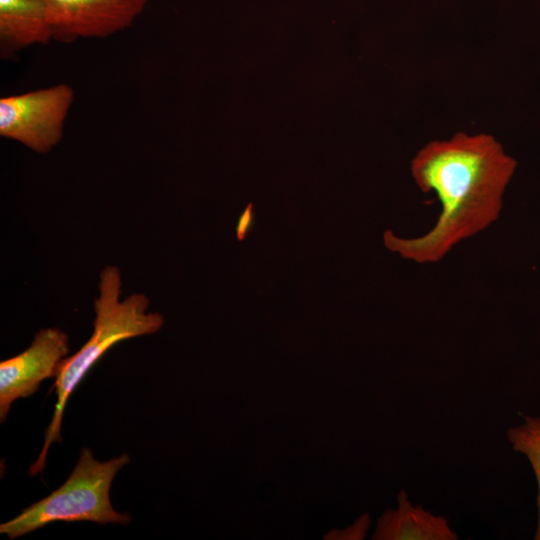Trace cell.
I'll return each mask as SVG.
<instances>
[{"label": "cell", "mask_w": 540, "mask_h": 540, "mask_svg": "<svg viewBox=\"0 0 540 540\" xmlns=\"http://www.w3.org/2000/svg\"><path fill=\"white\" fill-rule=\"evenodd\" d=\"M53 38L54 31L41 0H0V41L5 50L47 44Z\"/></svg>", "instance_id": "obj_8"}, {"label": "cell", "mask_w": 540, "mask_h": 540, "mask_svg": "<svg viewBox=\"0 0 540 540\" xmlns=\"http://www.w3.org/2000/svg\"><path fill=\"white\" fill-rule=\"evenodd\" d=\"M398 507L386 511L378 520L375 540H456L447 520L414 506L404 490L397 496Z\"/></svg>", "instance_id": "obj_7"}, {"label": "cell", "mask_w": 540, "mask_h": 540, "mask_svg": "<svg viewBox=\"0 0 540 540\" xmlns=\"http://www.w3.org/2000/svg\"><path fill=\"white\" fill-rule=\"evenodd\" d=\"M68 352V335L58 328H45L35 334L26 350L0 363L1 422L15 400L29 397L43 380L56 377Z\"/></svg>", "instance_id": "obj_6"}, {"label": "cell", "mask_w": 540, "mask_h": 540, "mask_svg": "<svg viewBox=\"0 0 540 540\" xmlns=\"http://www.w3.org/2000/svg\"><path fill=\"white\" fill-rule=\"evenodd\" d=\"M512 448L529 460L538 486V524L535 539L540 540V417L525 416L523 424L508 431Z\"/></svg>", "instance_id": "obj_9"}, {"label": "cell", "mask_w": 540, "mask_h": 540, "mask_svg": "<svg viewBox=\"0 0 540 540\" xmlns=\"http://www.w3.org/2000/svg\"><path fill=\"white\" fill-rule=\"evenodd\" d=\"M57 40L104 38L133 25L149 0H41Z\"/></svg>", "instance_id": "obj_5"}, {"label": "cell", "mask_w": 540, "mask_h": 540, "mask_svg": "<svg viewBox=\"0 0 540 540\" xmlns=\"http://www.w3.org/2000/svg\"><path fill=\"white\" fill-rule=\"evenodd\" d=\"M515 167L514 159L490 134L458 132L427 143L413 157L410 169L422 192L436 194L441 205L438 219L428 232L414 238L386 230L385 247L418 264L440 261L498 219Z\"/></svg>", "instance_id": "obj_1"}, {"label": "cell", "mask_w": 540, "mask_h": 540, "mask_svg": "<svg viewBox=\"0 0 540 540\" xmlns=\"http://www.w3.org/2000/svg\"><path fill=\"white\" fill-rule=\"evenodd\" d=\"M129 462L127 454L100 462L93 457L89 448H83L64 484L27 507L17 517L2 523L0 533L15 539L58 521L130 523L131 516L117 512L110 501L112 481L117 472Z\"/></svg>", "instance_id": "obj_3"}, {"label": "cell", "mask_w": 540, "mask_h": 540, "mask_svg": "<svg viewBox=\"0 0 540 540\" xmlns=\"http://www.w3.org/2000/svg\"><path fill=\"white\" fill-rule=\"evenodd\" d=\"M121 286L120 270L106 266L100 273L99 296L94 301L93 333L78 352L62 360L51 387L57 398L55 410L45 431L42 450L29 468L31 476L43 471L50 446L62 441L66 403L93 365L116 343L156 333L164 324L161 313L147 312L149 299L145 294L134 293L121 301Z\"/></svg>", "instance_id": "obj_2"}, {"label": "cell", "mask_w": 540, "mask_h": 540, "mask_svg": "<svg viewBox=\"0 0 540 540\" xmlns=\"http://www.w3.org/2000/svg\"><path fill=\"white\" fill-rule=\"evenodd\" d=\"M255 215L253 210V203H249L246 208L241 213L237 225H236V236L239 241H243L252 226L254 225Z\"/></svg>", "instance_id": "obj_10"}, {"label": "cell", "mask_w": 540, "mask_h": 540, "mask_svg": "<svg viewBox=\"0 0 540 540\" xmlns=\"http://www.w3.org/2000/svg\"><path fill=\"white\" fill-rule=\"evenodd\" d=\"M74 90L61 83L0 99V135L37 153L51 151L62 139Z\"/></svg>", "instance_id": "obj_4"}]
</instances>
